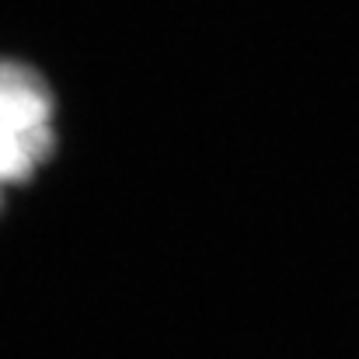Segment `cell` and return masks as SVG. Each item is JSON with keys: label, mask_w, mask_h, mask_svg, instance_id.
<instances>
[{"label": "cell", "mask_w": 359, "mask_h": 359, "mask_svg": "<svg viewBox=\"0 0 359 359\" xmlns=\"http://www.w3.org/2000/svg\"><path fill=\"white\" fill-rule=\"evenodd\" d=\"M56 147V98L42 74L21 60H0V203L28 182Z\"/></svg>", "instance_id": "obj_1"}]
</instances>
